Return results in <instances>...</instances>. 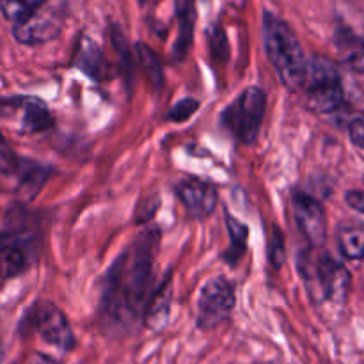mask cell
<instances>
[{
  "label": "cell",
  "instance_id": "1",
  "mask_svg": "<svg viewBox=\"0 0 364 364\" xmlns=\"http://www.w3.org/2000/svg\"><path fill=\"white\" fill-rule=\"evenodd\" d=\"M156 244L159 233L148 231L110 267L103 291V313L114 326L127 327L144 318Z\"/></svg>",
  "mask_w": 364,
  "mask_h": 364
},
{
  "label": "cell",
  "instance_id": "2",
  "mask_svg": "<svg viewBox=\"0 0 364 364\" xmlns=\"http://www.w3.org/2000/svg\"><path fill=\"white\" fill-rule=\"evenodd\" d=\"M263 45L284 87L301 91L308 77V59L290 25L276 14L263 13Z\"/></svg>",
  "mask_w": 364,
  "mask_h": 364
},
{
  "label": "cell",
  "instance_id": "3",
  "mask_svg": "<svg viewBox=\"0 0 364 364\" xmlns=\"http://www.w3.org/2000/svg\"><path fill=\"white\" fill-rule=\"evenodd\" d=\"M267 110V95L263 89H244L240 96L233 100L223 112V127L233 135L237 141L251 144L256 141L262 130L263 117Z\"/></svg>",
  "mask_w": 364,
  "mask_h": 364
},
{
  "label": "cell",
  "instance_id": "4",
  "mask_svg": "<svg viewBox=\"0 0 364 364\" xmlns=\"http://www.w3.org/2000/svg\"><path fill=\"white\" fill-rule=\"evenodd\" d=\"M304 87L308 89L306 103L315 112L329 114L343 105L345 92L340 71L327 57L313 55L311 60H308V77Z\"/></svg>",
  "mask_w": 364,
  "mask_h": 364
},
{
  "label": "cell",
  "instance_id": "5",
  "mask_svg": "<svg viewBox=\"0 0 364 364\" xmlns=\"http://www.w3.org/2000/svg\"><path fill=\"white\" fill-rule=\"evenodd\" d=\"M304 277L308 281L309 291L320 301L345 304L350 290V272L331 258L329 255H320L315 259H309L304 265Z\"/></svg>",
  "mask_w": 364,
  "mask_h": 364
},
{
  "label": "cell",
  "instance_id": "6",
  "mask_svg": "<svg viewBox=\"0 0 364 364\" xmlns=\"http://www.w3.org/2000/svg\"><path fill=\"white\" fill-rule=\"evenodd\" d=\"M235 308L233 284L226 277L208 281L201 290L198 302V326L203 331L219 327L230 318Z\"/></svg>",
  "mask_w": 364,
  "mask_h": 364
},
{
  "label": "cell",
  "instance_id": "7",
  "mask_svg": "<svg viewBox=\"0 0 364 364\" xmlns=\"http://www.w3.org/2000/svg\"><path fill=\"white\" fill-rule=\"evenodd\" d=\"M64 13L57 7L48 6V2L36 14L25 21L14 23L13 36L18 43L23 45H41L55 39L63 31Z\"/></svg>",
  "mask_w": 364,
  "mask_h": 364
},
{
  "label": "cell",
  "instance_id": "8",
  "mask_svg": "<svg viewBox=\"0 0 364 364\" xmlns=\"http://www.w3.org/2000/svg\"><path fill=\"white\" fill-rule=\"evenodd\" d=\"M291 208H294L295 223L306 240L313 247H322L327 240V215L322 203L313 196L299 192L291 199Z\"/></svg>",
  "mask_w": 364,
  "mask_h": 364
},
{
  "label": "cell",
  "instance_id": "9",
  "mask_svg": "<svg viewBox=\"0 0 364 364\" xmlns=\"http://www.w3.org/2000/svg\"><path fill=\"white\" fill-rule=\"evenodd\" d=\"M36 329L39 336L46 343L60 348V350H70L75 345V336L71 333V327L68 318L57 306L50 302H43L36 309Z\"/></svg>",
  "mask_w": 364,
  "mask_h": 364
},
{
  "label": "cell",
  "instance_id": "10",
  "mask_svg": "<svg viewBox=\"0 0 364 364\" xmlns=\"http://www.w3.org/2000/svg\"><path fill=\"white\" fill-rule=\"evenodd\" d=\"M176 196L185 208L188 210L194 219H206L213 213L217 203H219V194L217 188L208 181L196 180V178H187L176 183Z\"/></svg>",
  "mask_w": 364,
  "mask_h": 364
},
{
  "label": "cell",
  "instance_id": "11",
  "mask_svg": "<svg viewBox=\"0 0 364 364\" xmlns=\"http://www.w3.org/2000/svg\"><path fill=\"white\" fill-rule=\"evenodd\" d=\"M174 11H176L178 20V39L174 45V57L183 59L188 52L194 38L196 20H198V11H196L194 0H174Z\"/></svg>",
  "mask_w": 364,
  "mask_h": 364
},
{
  "label": "cell",
  "instance_id": "12",
  "mask_svg": "<svg viewBox=\"0 0 364 364\" xmlns=\"http://www.w3.org/2000/svg\"><path fill=\"white\" fill-rule=\"evenodd\" d=\"M334 45L345 66L358 73H364V41L359 36H355L347 27H338L334 34Z\"/></svg>",
  "mask_w": 364,
  "mask_h": 364
},
{
  "label": "cell",
  "instance_id": "13",
  "mask_svg": "<svg viewBox=\"0 0 364 364\" xmlns=\"http://www.w3.org/2000/svg\"><path fill=\"white\" fill-rule=\"evenodd\" d=\"M77 66L78 70L84 71L87 77H91L96 82L103 80L107 75V59L102 48L87 38L82 39L80 45H78Z\"/></svg>",
  "mask_w": 364,
  "mask_h": 364
},
{
  "label": "cell",
  "instance_id": "14",
  "mask_svg": "<svg viewBox=\"0 0 364 364\" xmlns=\"http://www.w3.org/2000/svg\"><path fill=\"white\" fill-rule=\"evenodd\" d=\"M171 281L166 279L149 297L144 311V322L153 329H162L169 318L171 308Z\"/></svg>",
  "mask_w": 364,
  "mask_h": 364
},
{
  "label": "cell",
  "instance_id": "15",
  "mask_svg": "<svg viewBox=\"0 0 364 364\" xmlns=\"http://www.w3.org/2000/svg\"><path fill=\"white\" fill-rule=\"evenodd\" d=\"M21 112H23V132L27 134H38V132L46 130L53 124L52 116H50L48 109L45 107V103H41L36 98H25L20 100Z\"/></svg>",
  "mask_w": 364,
  "mask_h": 364
},
{
  "label": "cell",
  "instance_id": "16",
  "mask_svg": "<svg viewBox=\"0 0 364 364\" xmlns=\"http://www.w3.org/2000/svg\"><path fill=\"white\" fill-rule=\"evenodd\" d=\"M226 224H228V233H230V247L224 252L223 258L226 259L230 265H237L240 262V258L244 256L245 249H247V238H249V230L244 223H240L238 219H235L233 215L226 212Z\"/></svg>",
  "mask_w": 364,
  "mask_h": 364
},
{
  "label": "cell",
  "instance_id": "17",
  "mask_svg": "<svg viewBox=\"0 0 364 364\" xmlns=\"http://www.w3.org/2000/svg\"><path fill=\"white\" fill-rule=\"evenodd\" d=\"M338 245L347 259L364 258V228L345 226L338 233Z\"/></svg>",
  "mask_w": 364,
  "mask_h": 364
},
{
  "label": "cell",
  "instance_id": "18",
  "mask_svg": "<svg viewBox=\"0 0 364 364\" xmlns=\"http://www.w3.org/2000/svg\"><path fill=\"white\" fill-rule=\"evenodd\" d=\"M48 0H0V11L13 23H20L38 13Z\"/></svg>",
  "mask_w": 364,
  "mask_h": 364
},
{
  "label": "cell",
  "instance_id": "19",
  "mask_svg": "<svg viewBox=\"0 0 364 364\" xmlns=\"http://www.w3.org/2000/svg\"><path fill=\"white\" fill-rule=\"evenodd\" d=\"M48 169L38 166V164L25 162V166L21 167V176H20V188L25 196L28 198H34L36 192L43 187L45 180L48 178Z\"/></svg>",
  "mask_w": 364,
  "mask_h": 364
},
{
  "label": "cell",
  "instance_id": "20",
  "mask_svg": "<svg viewBox=\"0 0 364 364\" xmlns=\"http://www.w3.org/2000/svg\"><path fill=\"white\" fill-rule=\"evenodd\" d=\"M137 59H139V64L142 66V70H144V73L148 75L149 82H153L155 85H162L164 82V71H162V64H160L159 57H156V53L153 52L149 46L146 45H137Z\"/></svg>",
  "mask_w": 364,
  "mask_h": 364
},
{
  "label": "cell",
  "instance_id": "21",
  "mask_svg": "<svg viewBox=\"0 0 364 364\" xmlns=\"http://www.w3.org/2000/svg\"><path fill=\"white\" fill-rule=\"evenodd\" d=\"M27 265L25 252L18 247H4L0 251V274L2 277H14L20 272H23Z\"/></svg>",
  "mask_w": 364,
  "mask_h": 364
},
{
  "label": "cell",
  "instance_id": "22",
  "mask_svg": "<svg viewBox=\"0 0 364 364\" xmlns=\"http://www.w3.org/2000/svg\"><path fill=\"white\" fill-rule=\"evenodd\" d=\"M199 109V102L194 98H185L181 102H178L173 109L169 110V116L167 119L173 121V123H181V121H187L188 117L194 116L196 110Z\"/></svg>",
  "mask_w": 364,
  "mask_h": 364
},
{
  "label": "cell",
  "instance_id": "23",
  "mask_svg": "<svg viewBox=\"0 0 364 364\" xmlns=\"http://www.w3.org/2000/svg\"><path fill=\"white\" fill-rule=\"evenodd\" d=\"M270 262L274 263V265L279 269L281 265L284 263V240H283V233H279V230H276L274 228V235L272 238H270Z\"/></svg>",
  "mask_w": 364,
  "mask_h": 364
},
{
  "label": "cell",
  "instance_id": "24",
  "mask_svg": "<svg viewBox=\"0 0 364 364\" xmlns=\"http://www.w3.org/2000/svg\"><path fill=\"white\" fill-rule=\"evenodd\" d=\"M210 46H212V52L213 55H219V57H226L228 55V39H226V32L223 28H215L212 31L210 34Z\"/></svg>",
  "mask_w": 364,
  "mask_h": 364
},
{
  "label": "cell",
  "instance_id": "25",
  "mask_svg": "<svg viewBox=\"0 0 364 364\" xmlns=\"http://www.w3.org/2000/svg\"><path fill=\"white\" fill-rule=\"evenodd\" d=\"M348 134H350L352 142H354L358 148L364 149V114L358 116L355 119H352L350 127H348Z\"/></svg>",
  "mask_w": 364,
  "mask_h": 364
},
{
  "label": "cell",
  "instance_id": "26",
  "mask_svg": "<svg viewBox=\"0 0 364 364\" xmlns=\"http://www.w3.org/2000/svg\"><path fill=\"white\" fill-rule=\"evenodd\" d=\"M345 199H347V205L350 206V208H354L355 212L363 213V215H364V191L347 192Z\"/></svg>",
  "mask_w": 364,
  "mask_h": 364
},
{
  "label": "cell",
  "instance_id": "27",
  "mask_svg": "<svg viewBox=\"0 0 364 364\" xmlns=\"http://www.w3.org/2000/svg\"><path fill=\"white\" fill-rule=\"evenodd\" d=\"M31 364H57V363L53 361V359L46 358V355L38 354V355H34V358L31 359Z\"/></svg>",
  "mask_w": 364,
  "mask_h": 364
},
{
  "label": "cell",
  "instance_id": "28",
  "mask_svg": "<svg viewBox=\"0 0 364 364\" xmlns=\"http://www.w3.org/2000/svg\"><path fill=\"white\" fill-rule=\"evenodd\" d=\"M2 240H6V237H4V235H0V242Z\"/></svg>",
  "mask_w": 364,
  "mask_h": 364
},
{
  "label": "cell",
  "instance_id": "29",
  "mask_svg": "<svg viewBox=\"0 0 364 364\" xmlns=\"http://www.w3.org/2000/svg\"><path fill=\"white\" fill-rule=\"evenodd\" d=\"M146 2H148V0H141V4H146Z\"/></svg>",
  "mask_w": 364,
  "mask_h": 364
}]
</instances>
